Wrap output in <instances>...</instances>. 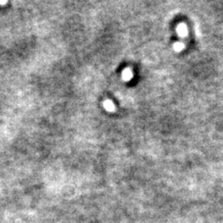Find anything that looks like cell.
<instances>
[{
    "instance_id": "obj_1",
    "label": "cell",
    "mask_w": 223,
    "mask_h": 223,
    "mask_svg": "<svg viewBox=\"0 0 223 223\" xmlns=\"http://www.w3.org/2000/svg\"><path fill=\"white\" fill-rule=\"evenodd\" d=\"M177 33L180 37H185L188 35V27L185 23H180L178 26H177Z\"/></svg>"
},
{
    "instance_id": "obj_4",
    "label": "cell",
    "mask_w": 223,
    "mask_h": 223,
    "mask_svg": "<svg viewBox=\"0 0 223 223\" xmlns=\"http://www.w3.org/2000/svg\"><path fill=\"white\" fill-rule=\"evenodd\" d=\"M184 47H185V45H184V43H182V42H176V43L173 45V48H174V50L177 51V52L181 51Z\"/></svg>"
},
{
    "instance_id": "obj_3",
    "label": "cell",
    "mask_w": 223,
    "mask_h": 223,
    "mask_svg": "<svg viewBox=\"0 0 223 223\" xmlns=\"http://www.w3.org/2000/svg\"><path fill=\"white\" fill-rule=\"evenodd\" d=\"M103 106H104V108L108 112H114V110H115V107H114L113 102H112V101H110V100L105 101V102H103Z\"/></svg>"
},
{
    "instance_id": "obj_2",
    "label": "cell",
    "mask_w": 223,
    "mask_h": 223,
    "mask_svg": "<svg viewBox=\"0 0 223 223\" xmlns=\"http://www.w3.org/2000/svg\"><path fill=\"white\" fill-rule=\"evenodd\" d=\"M133 77V73L130 68H126L122 73V78L124 81H129Z\"/></svg>"
}]
</instances>
